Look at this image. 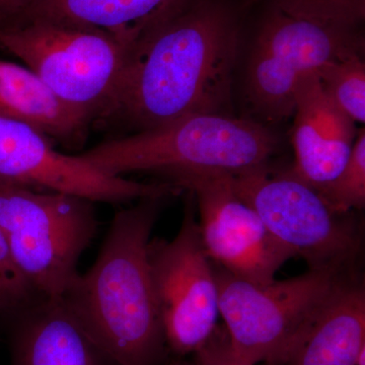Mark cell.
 I'll list each match as a JSON object with an SVG mask.
<instances>
[{
  "label": "cell",
  "mask_w": 365,
  "mask_h": 365,
  "mask_svg": "<svg viewBox=\"0 0 365 365\" xmlns=\"http://www.w3.org/2000/svg\"><path fill=\"white\" fill-rule=\"evenodd\" d=\"M241 41L223 0H190L132 49L114 98L98 123L132 133L189 115L222 113Z\"/></svg>",
  "instance_id": "1"
},
{
  "label": "cell",
  "mask_w": 365,
  "mask_h": 365,
  "mask_svg": "<svg viewBox=\"0 0 365 365\" xmlns=\"http://www.w3.org/2000/svg\"><path fill=\"white\" fill-rule=\"evenodd\" d=\"M163 197L138 200L115 215L95 263L61 297L88 336L117 365H165L148 242Z\"/></svg>",
  "instance_id": "2"
},
{
  "label": "cell",
  "mask_w": 365,
  "mask_h": 365,
  "mask_svg": "<svg viewBox=\"0 0 365 365\" xmlns=\"http://www.w3.org/2000/svg\"><path fill=\"white\" fill-rule=\"evenodd\" d=\"M277 146V137L263 124L211 113L110 139L79 157L113 176L157 173L173 185L187 175L237 174L265 167Z\"/></svg>",
  "instance_id": "3"
},
{
  "label": "cell",
  "mask_w": 365,
  "mask_h": 365,
  "mask_svg": "<svg viewBox=\"0 0 365 365\" xmlns=\"http://www.w3.org/2000/svg\"><path fill=\"white\" fill-rule=\"evenodd\" d=\"M212 266L220 314L230 342L254 364H282L331 300L357 277L354 270L316 268L256 285Z\"/></svg>",
  "instance_id": "4"
},
{
  "label": "cell",
  "mask_w": 365,
  "mask_h": 365,
  "mask_svg": "<svg viewBox=\"0 0 365 365\" xmlns=\"http://www.w3.org/2000/svg\"><path fill=\"white\" fill-rule=\"evenodd\" d=\"M361 21L273 2L250 53L246 91L269 122L292 117L300 81L335 59L364 53Z\"/></svg>",
  "instance_id": "5"
},
{
  "label": "cell",
  "mask_w": 365,
  "mask_h": 365,
  "mask_svg": "<svg viewBox=\"0 0 365 365\" xmlns=\"http://www.w3.org/2000/svg\"><path fill=\"white\" fill-rule=\"evenodd\" d=\"M0 47L90 124L111 103L131 53L101 31L39 18L0 29Z\"/></svg>",
  "instance_id": "6"
},
{
  "label": "cell",
  "mask_w": 365,
  "mask_h": 365,
  "mask_svg": "<svg viewBox=\"0 0 365 365\" xmlns=\"http://www.w3.org/2000/svg\"><path fill=\"white\" fill-rule=\"evenodd\" d=\"M90 200L57 192L0 186V230L34 292L61 299L78 275L97 232Z\"/></svg>",
  "instance_id": "7"
},
{
  "label": "cell",
  "mask_w": 365,
  "mask_h": 365,
  "mask_svg": "<svg viewBox=\"0 0 365 365\" xmlns=\"http://www.w3.org/2000/svg\"><path fill=\"white\" fill-rule=\"evenodd\" d=\"M230 181L273 237L302 257L309 269L354 270L361 252L360 227L349 213L333 211L289 169L272 174L265 165L230 174Z\"/></svg>",
  "instance_id": "8"
},
{
  "label": "cell",
  "mask_w": 365,
  "mask_h": 365,
  "mask_svg": "<svg viewBox=\"0 0 365 365\" xmlns=\"http://www.w3.org/2000/svg\"><path fill=\"white\" fill-rule=\"evenodd\" d=\"M188 195L176 237H155L148 247L165 344L180 357L194 354L209 339L220 316L212 262L204 248L195 199Z\"/></svg>",
  "instance_id": "9"
},
{
  "label": "cell",
  "mask_w": 365,
  "mask_h": 365,
  "mask_svg": "<svg viewBox=\"0 0 365 365\" xmlns=\"http://www.w3.org/2000/svg\"><path fill=\"white\" fill-rule=\"evenodd\" d=\"M0 186L57 192L91 202L121 203L176 195L170 182L145 184L96 169L79 155L55 150L50 138L31 125L0 117Z\"/></svg>",
  "instance_id": "10"
},
{
  "label": "cell",
  "mask_w": 365,
  "mask_h": 365,
  "mask_svg": "<svg viewBox=\"0 0 365 365\" xmlns=\"http://www.w3.org/2000/svg\"><path fill=\"white\" fill-rule=\"evenodd\" d=\"M173 185L193 194L206 253L215 266L234 277L268 284L283 264L295 257L237 195L230 174L187 175Z\"/></svg>",
  "instance_id": "11"
},
{
  "label": "cell",
  "mask_w": 365,
  "mask_h": 365,
  "mask_svg": "<svg viewBox=\"0 0 365 365\" xmlns=\"http://www.w3.org/2000/svg\"><path fill=\"white\" fill-rule=\"evenodd\" d=\"M292 117L295 160L289 170L319 192L347 163L356 140L355 123L326 95L316 72L297 86Z\"/></svg>",
  "instance_id": "12"
},
{
  "label": "cell",
  "mask_w": 365,
  "mask_h": 365,
  "mask_svg": "<svg viewBox=\"0 0 365 365\" xmlns=\"http://www.w3.org/2000/svg\"><path fill=\"white\" fill-rule=\"evenodd\" d=\"M4 319L11 365H117L62 299L37 295Z\"/></svg>",
  "instance_id": "13"
},
{
  "label": "cell",
  "mask_w": 365,
  "mask_h": 365,
  "mask_svg": "<svg viewBox=\"0 0 365 365\" xmlns=\"http://www.w3.org/2000/svg\"><path fill=\"white\" fill-rule=\"evenodd\" d=\"M189 1L32 0L21 20L29 18L46 19L81 28L93 29L112 36L132 51L146 34Z\"/></svg>",
  "instance_id": "14"
},
{
  "label": "cell",
  "mask_w": 365,
  "mask_h": 365,
  "mask_svg": "<svg viewBox=\"0 0 365 365\" xmlns=\"http://www.w3.org/2000/svg\"><path fill=\"white\" fill-rule=\"evenodd\" d=\"M365 349V290L350 280L281 365H356Z\"/></svg>",
  "instance_id": "15"
},
{
  "label": "cell",
  "mask_w": 365,
  "mask_h": 365,
  "mask_svg": "<svg viewBox=\"0 0 365 365\" xmlns=\"http://www.w3.org/2000/svg\"><path fill=\"white\" fill-rule=\"evenodd\" d=\"M0 117L31 125L60 143L76 146L88 123L61 102L29 67L0 59Z\"/></svg>",
  "instance_id": "16"
},
{
  "label": "cell",
  "mask_w": 365,
  "mask_h": 365,
  "mask_svg": "<svg viewBox=\"0 0 365 365\" xmlns=\"http://www.w3.org/2000/svg\"><path fill=\"white\" fill-rule=\"evenodd\" d=\"M364 53L335 59L316 71L326 95L355 124L365 121Z\"/></svg>",
  "instance_id": "17"
},
{
  "label": "cell",
  "mask_w": 365,
  "mask_h": 365,
  "mask_svg": "<svg viewBox=\"0 0 365 365\" xmlns=\"http://www.w3.org/2000/svg\"><path fill=\"white\" fill-rule=\"evenodd\" d=\"M329 207L339 215L365 206V131L357 133L350 157L338 176L318 192Z\"/></svg>",
  "instance_id": "18"
},
{
  "label": "cell",
  "mask_w": 365,
  "mask_h": 365,
  "mask_svg": "<svg viewBox=\"0 0 365 365\" xmlns=\"http://www.w3.org/2000/svg\"><path fill=\"white\" fill-rule=\"evenodd\" d=\"M37 295L16 268L0 230V317L6 318Z\"/></svg>",
  "instance_id": "19"
},
{
  "label": "cell",
  "mask_w": 365,
  "mask_h": 365,
  "mask_svg": "<svg viewBox=\"0 0 365 365\" xmlns=\"http://www.w3.org/2000/svg\"><path fill=\"white\" fill-rule=\"evenodd\" d=\"M193 365H256L237 352L225 327L217 326L195 353Z\"/></svg>",
  "instance_id": "20"
},
{
  "label": "cell",
  "mask_w": 365,
  "mask_h": 365,
  "mask_svg": "<svg viewBox=\"0 0 365 365\" xmlns=\"http://www.w3.org/2000/svg\"><path fill=\"white\" fill-rule=\"evenodd\" d=\"M274 2L362 23L365 18V0H274Z\"/></svg>",
  "instance_id": "21"
},
{
  "label": "cell",
  "mask_w": 365,
  "mask_h": 365,
  "mask_svg": "<svg viewBox=\"0 0 365 365\" xmlns=\"http://www.w3.org/2000/svg\"><path fill=\"white\" fill-rule=\"evenodd\" d=\"M32 0H0V29L23 18Z\"/></svg>",
  "instance_id": "22"
},
{
  "label": "cell",
  "mask_w": 365,
  "mask_h": 365,
  "mask_svg": "<svg viewBox=\"0 0 365 365\" xmlns=\"http://www.w3.org/2000/svg\"><path fill=\"white\" fill-rule=\"evenodd\" d=\"M173 365H193V364H186V362L178 361V362H176V364H174Z\"/></svg>",
  "instance_id": "23"
}]
</instances>
